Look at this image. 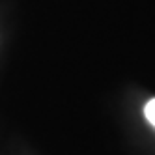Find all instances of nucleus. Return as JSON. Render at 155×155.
<instances>
[{
	"label": "nucleus",
	"instance_id": "1",
	"mask_svg": "<svg viewBox=\"0 0 155 155\" xmlns=\"http://www.w3.org/2000/svg\"><path fill=\"white\" fill-rule=\"evenodd\" d=\"M144 114H146L150 124L155 127V99H151V101L146 103V107H144Z\"/></svg>",
	"mask_w": 155,
	"mask_h": 155
}]
</instances>
